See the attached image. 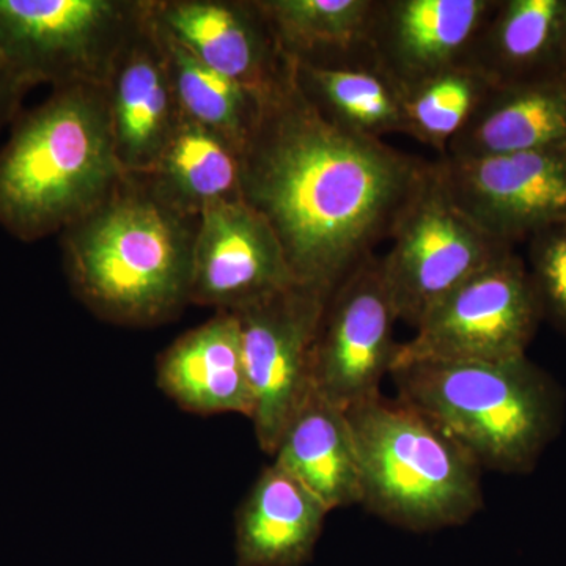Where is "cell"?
<instances>
[{"label":"cell","instance_id":"30bf717a","mask_svg":"<svg viewBox=\"0 0 566 566\" xmlns=\"http://www.w3.org/2000/svg\"><path fill=\"white\" fill-rule=\"evenodd\" d=\"M398 322L382 277L381 256L371 255L327 297L314 345V389L348 411L381 395L392 371Z\"/></svg>","mask_w":566,"mask_h":566},{"label":"cell","instance_id":"d4e9b609","mask_svg":"<svg viewBox=\"0 0 566 566\" xmlns=\"http://www.w3.org/2000/svg\"><path fill=\"white\" fill-rule=\"evenodd\" d=\"M493 87L482 71L463 63L405 88L406 136L444 156Z\"/></svg>","mask_w":566,"mask_h":566},{"label":"cell","instance_id":"52a82bcc","mask_svg":"<svg viewBox=\"0 0 566 566\" xmlns=\"http://www.w3.org/2000/svg\"><path fill=\"white\" fill-rule=\"evenodd\" d=\"M389 240L392 248L381 256L382 277L398 322L415 329L447 294L515 249L483 232L457 207L436 163Z\"/></svg>","mask_w":566,"mask_h":566},{"label":"cell","instance_id":"ba28073f","mask_svg":"<svg viewBox=\"0 0 566 566\" xmlns=\"http://www.w3.org/2000/svg\"><path fill=\"white\" fill-rule=\"evenodd\" d=\"M542 318L527 264L512 249L436 304L415 337L398 345L394 367L415 360L517 359L526 356Z\"/></svg>","mask_w":566,"mask_h":566},{"label":"cell","instance_id":"7a4b0ae2","mask_svg":"<svg viewBox=\"0 0 566 566\" xmlns=\"http://www.w3.org/2000/svg\"><path fill=\"white\" fill-rule=\"evenodd\" d=\"M197 221L126 177L99 207L62 232L74 293L106 322H169L191 304Z\"/></svg>","mask_w":566,"mask_h":566},{"label":"cell","instance_id":"44dd1931","mask_svg":"<svg viewBox=\"0 0 566 566\" xmlns=\"http://www.w3.org/2000/svg\"><path fill=\"white\" fill-rule=\"evenodd\" d=\"M136 180L156 199L191 219H199L211 205L243 199L240 150L186 117L150 172Z\"/></svg>","mask_w":566,"mask_h":566},{"label":"cell","instance_id":"6da1fadb","mask_svg":"<svg viewBox=\"0 0 566 566\" xmlns=\"http://www.w3.org/2000/svg\"><path fill=\"white\" fill-rule=\"evenodd\" d=\"M294 71L263 98L241 196L273 227L296 282L331 296L389 240L431 163L327 122Z\"/></svg>","mask_w":566,"mask_h":566},{"label":"cell","instance_id":"9a60e30c","mask_svg":"<svg viewBox=\"0 0 566 566\" xmlns=\"http://www.w3.org/2000/svg\"><path fill=\"white\" fill-rule=\"evenodd\" d=\"M106 91L115 151L123 174L129 178L145 177L182 117L156 39L151 7L139 33L115 63Z\"/></svg>","mask_w":566,"mask_h":566},{"label":"cell","instance_id":"e0dca14e","mask_svg":"<svg viewBox=\"0 0 566 566\" xmlns=\"http://www.w3.org/2000/svg\"><path fill=\"white\" fill-rule=\"evenodd\" d=\"M329 513L319 499L277 464L266 465L237 513V565L308 564Z\"/></svg>","mask_w":566,"mask_h":566},{"label":"cell","instance_id":"7c38bea8","mask_svg":"<svg viewBox=\"0 0 566 566\" xmlns=\"http://www.w3.org/2000/svg\"><path fill=\"white\" fill-rule=\"evenodd\" d=\"M296 283L273 227L243 199L211 205L199 216L191 304L238 312Z\"/></svg>","mask_w":566,"mask_h":566},{"label":"cell","instance_id":"4fadbf2b","mask_svg":"<svg viewBox=\"0 0 566 566\" xmlns=\"http://www.w3.org/2000/svg\"><path fill=\"white\" fill-rule=\"evenodd\" d=\"M499 0H375L371 57L401 88L471 61Z\"/></svg>","mask_w":566,"mask_h":566},{"label":"cell","instance_id":"9c48e42d","mask_svg":"<svg viewBox=\"0 0 566 566\" xmlns=\"http://www.w3.org/2000/svg\"><path fill=\"white\" fill-rule=\"evenodd\" d=\"M327 297L296 283L233 312L252 394L251 422L268 455H273L282 431L315 390L314 345Z\"/></svg>","mask_w":566,"mask_h":566},{"label":"cell","instance_id":"8992f818","mask_svg":"<svg viewBox=\"0 0 566 566\" xmlns=\"http://www.w3.org/2000/svg\"><path fill=\"white\" fill-rule=\"evenodd\" d=\"M148 0H0V73L40 84L106 85L150 13Z\"/></svg>","mask_w":566,"mask_h":566},{"label":"cell","instance_id":"5b68a950","mask_svg":"<svg viewBox=\"0 0 566 566\" xmlns=\"http://www.w3.org/2000/svg\"><path fill=\"white\" fill-rule=\"evenodd\" d=\"M397 398L444 431L480 468H527L553 428V401L526 356L501 363L415 360L390 371Z\"/></svg>","mask_w":566,"mask_h":566},{"label":"cell","instance_id":"7402d4cb","mask_svg":"<svg viewBox=\"0 0 566 566\" xmlns=\"http://www.w3.org/2000/svg\"><path fill=\"white\" fill-rule=\"evenodd\" d=\"M283 54L334 66L374 61L368 44L375 0H256Z\"/></svg>","mask_w":566,"mask_h":566},{"label":"cell","instance_id":"2e32d148","mask_svg":"<svg viewBox=\"0 0 566 566\" xmlns=\"http://www.w3.org/2000/svg\"><path fill=\"white\" fill-rule=\"evenodd\" d=\"M156 381L170 400L193 415H241L251 419L240 323L233 312H216L161 354Z\"/></svg>","mask_w":566,"mask_h":566},{"label":"cell","instance_id":"cb8c5ba5","mask_svg":"<svg viewBox=\"0 0 566 566\" xmlns=\"http://www.w3.org/2000/svg\"><path fill=\"white\" fill-rule=\"evenodd\" d=\"M182 117L219 134L243 153L259 123L263 98L243 84L212 70L170 35L153 17Z\"/></svg>","mask_w":566,"mask_h":566},{"label":"cell","instance_id":"3957f363","mask_svg":"<svg viewBox=\"0 0 566 566\" xmlns=\"http://www.w3.org/2000/svg\"><path fill=\"white\" fill-rule=\"evenodd\" d=\"M125 178L106 85L52 88L0 147V226L28 243L65 232Z\"/></svg>","mask_w":566,"mask_h":566},{"label":"cell","instance_id":"5bb4252c","mask_svg":"<svg viewBox=\"0 0 566 566\" xmlns=\"http://www.w3.org/2000/svg\"><path fill=\"white\" fill-rule=\"evenodd\" d=\"M153 17L197 59L262 98L294 71L256 0H164L153 2Z\"/></svg>","mask_w":566,"mask_h":566},{"label":"cell","instance_id":"ac0fdd59","mask_svg":"<svg viewBox=\"0 0 566 566\" xmlns=\"http://www.w3.org/2000/svg\"><path fill=\"white\" fill-rule=\"evenodd\" d=\"M566 148V76L494 85L444 156L479 158Z\"/></svg>","mask_w":566,"mask_h":566},{"label":"cell","instance_id":"ffe728a7","mask_svg":"<svg viewBox=\"0 0 566 566\" xmlns=\"http://www.w3.org/2000/svg\"><path fill=\"white\" fill-rule=\"evenodd\" d=\"M271 457L329 512L360 505L359 461L348 417L316 390L286 424Z\"/></svg>","mask_w":566,"mask_h":566},{"label":"cell","instance_id":"8fae6325","mask_svg":"<svg viewBox=\"0 0 566 566\" xmlns=\"http://www.w3.org/2000/svg\"><path fill=\"white\" fill-rule=\"evenodd\" d=\"M436 167L457 207L510 248L566 214V148L442 156Z\"/></svg>","mask_w":566,"mask_h":566},{"label":"cell","instance_id":"603a6c76","mask_svg":"<svg viewBox=\"0 0 566 566\" xmlns=\"http://www.w3.org/2000/svg\"><path fill=\"white\" fill-rule=\"evenodd\" d=\"M294 66L300 91L337 128L379 140L406 134L405 91L374 61Z\"/></svg>","mask_w":566,"mask_h":566},{"label":"cell","instance_id":"484cf974","mask_svg":"<svg viewBox=\"0 0 566 566\" xmlns=\"http://www.w3.org/2000/svg\"><path fill=\"white\" fill-rule=\"evenodd\" d=\"M527 266L542 315L566 333V214L527 240Z\"/></svg>","mask_w":566,"mask_h":566},{"label":"cell","instance_id":"277c9868","mask_svg":"<svg viewBox=\"0 0 566 566\" xmlns=\"http://www.w3.org/2000/svg\"><path fill=\"white\" fill-rule=\"evenodd\" d=\"M360 474V505L392 526H464L483 509L482 468L412 406L385 395L346 411Z\"/></svg>","mask_w":566,"mask_h":566},{"label":"cell","instance_id":"4316f807","mask_svg":"<svg viewBox=\"0 0 566 566\" xmlns=\"http://www.w3.org/2000/svg\"><path fill=\"white\" fill-rule=\"evenodd\" d=\"M24 88L20 87L17 82L0 73V133L6 126L17 120L20 115L21 102L24 98Z\"/></svg>","mask_w":566,"mask_h":566},{"label":"cell","instance_id":"d6986e66","mask_svg":"<svg viewBox=\"0 0 566 566\" xmlns=\"http://www.w3.org/2000/svg\"><path fill=\"white\" fill-rule=\"evenodd\" d=\"M469 63L494 85L566 76V0H499Z\"/></svg>","mask_w":566,"mask_h":566}]
</instances>
